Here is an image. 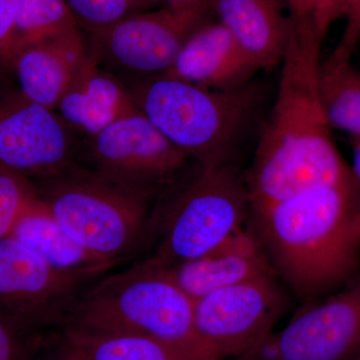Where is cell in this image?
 <instances>
[{
  "label": "cell",
  "instance_id": "29",
  "mask_svg": "<svg viewBox=\"0 0 360 360\" xmlns=\"http://www.w3.org/2000/svg\"><path fill=\"white\" fill-rule=\"evenodd\" d=\"M285 2L290 18L311 20L315 0H285Z\"/></svg>",
  "mask_w": 360,
  "mask_h": 360
},
{
  "label": "cell",
  "instance_id": "28",
  "mask_svg": "<svg viewBox=\"0 0 360 360\" xmlns=\"http://www.w3.org/2000/svg\"><path fill=\"white\" fill-rule=\"evenodd\" d=\"M20 0H0V53L11 37Z\"/></svg>",
  "mask_w": 360,
  "mask_h": 360
},
{
  "label": "cell",
  "instance_id": "20",
  "mask_svg": "<svg viewBox=\"0 0 360 360\" xmlns=\"http://www.w3.org/2000/svg\"><path fill=\"white\" fill-rule=\"evenodd\" d=\"M319 91L331 129L360 139V71L350 63L321 61Z\"/></svg>",
  "mask_w": 360,
  "mask_h": 360
},
{
  "label": "cell",
  "instance_id": "18",
  "mask_svg": "<svg viewBox=\"0 0 360 360\" xmlns=\"http://www.w3.org/2000/svg\"><path fill=\"white\" fill-rule=\"evenodd\" d=\"M85 360H219L207 347L142 335L60 329Z\"/></svg>",
  "mask_w": 360,
  "mask_h": 360
},
{
  "label": "cell",
  "instance_id": "17",
  "mask_svg": "<svg viewBox=\"0 0 360 360\" xmlns=\"http://www.w3.org/2000/svg\"><path fill=\"white\" fill-rule=\"evenodd\" d=\"M212 7L258 70L281 65L290 30L285 0H212Z\"/></svg>",
  "mask_w": 360,
  "mask_h": 360
},
{
  "label": "cell",
  "instance_id": "23",
  "mask_svg": "<svg viewBox=\"0 0 360 360\" xmlns=\"http://www.w3.org/2000/svg\"><path fill=\"white\" fill-rule=\"evenodd\" d=\"M37 200L30 179L0 167V240L8 238L23 213Z\"/></svg>",
  "mask_w": 360,
  "mask_h": 360
},
{
  "label": "cell",
  "instance_id": "14",
  "mask_svg": "<svg viewBox=\"0 0 360 360\" xmlns=\"http://www.w3.org/2000/svg\"><path fill=\"white\" fill-rule=\"evenodd\" d=\"M168 269L182 290L193 300L227 286L274 274L251 225H245L210 252Z\"/></svg>",
  "mask_w": 360,
  "mask_h": 360
},
{
  "label": "cell",
  "instance_id": "15",
  "mask_svg": "<svg viewBox=\"0 0 360 360\" xmlns=\"http://www.w3.org/2000/svg\"><path fill=\"white\" fill-rule=\"evenodd\" d=\"M137 110L125 84L99 65L90 51L54 110L73 131L84 137L94 136Z\"/></svg>",
  "mask_w": 360,
  "mask_h": 360
},
{
  "label": "cell",
  "instance_id": "5",
  "mask_svg": "<svg viewBox=\"0 0 360 360\" xmlns=\"http://www.w3.org/2000/svg\"><path fill=\"white\" fill-rule=\"evenodd\" d=\"M32 184L47 212L71 238L115 264L143 239L158 200L78 162Z\"/></svg>",
  "mask_w": 360,
  "mask_h": 360
},
{
  "label": "cell",
  "instance_id": "33",
  "mask_svg": "<svg viewBox=\"0 0 360 360\" xmlns=\"http://www.w3.org/2000/svg\"></svg>",
  "mask_w": 360,
  "mask_h": 360
},
{
  "label": "cell",
  "instance_id": "9",
  "mask_svg": "<svg viewBox=\"0 0 360 360\" xmlns=\"http://www.w3.org/2000/svg\"><path fill=\"white\" fill-rule=\"evenodd\" d=\"M278 281L265 274L194 300L196 333L217 359L243 356L274 330L288 307Z\"/></svg>",
  "mask_w": 360,
  "mask_h": 360
},
{
  "label": "cell",
  "instance_id": "22",
  "mask_svg": "<svg viewBox=\"0 0 360 360\" xmlns=\"http://www.w3.org/2000/svg\"><path fill=\"white\" fill-rule=\"evenodd\" d=\"M78 27L103 32L131 14L149 11L160 0H65Z\"/></svg>",
  "mask_w": 360,
  "mask_h": 360
},
{
  "label": "cell",
  "instance_id": "25",
  "mask_svg": "<svg viewBox=\"0 0 360 360\" xmlns=\"http://www.w3.org/2000/svg\"><path fill=\"white\" fill-rule=\"evenodd\" d=\"M345 28L338 44L326 59L331 63H350L360 44V0H345Z\"/></svg>",
  "mask_w": 360,
  "mask_h": 360
},
{
  "label": "cell",
  "instance_id": "11",
  "mask_svg": "<svg viewBox=\"0 0 360 360\" xmlns=\"http://www.w3.org/2000/svg\"><path fill=\"white\" fill-rule=\"evenodd\" d=\"M108 270L56 269L8 236L0 240V314L41 333L58 328L68 302Z\"/></svg>",
  "mask_w": 360,
  "mask_h": 360
},
{
  "label": "cell",
  "instance_id": "27",
  "mask_svg": "<svg viewBox=\"0 0 360 360\" xmlns=\"http://www.w3.org/2000/svg\"><path fill=\"white\" fill-rule=\"evenodd\" d=\"M345 0H315L312 25L317 37L323 42L336 20L343 18Z\"/></svg>",
  "mask_w": 360,
  "mask_h": 360
},
{
  "label": "cell",
  "instance_id": "8",
  "mask_svg": "<svg viewBox=\"0 0 360 360\" xmlns=\"http://www.w3.org/2000/svg\"><path fill=\"white\" fill-rule=\"evenodd\" d=\"M77 162L158 198L195 165L139 110L84 137Z\"/></svg>",
  "mask_w": 360,
  "mask_h": 360
},
{
  "label": "cell",
  "instance_id": "10",
  "mask_svg": "<svg viewBox=\"0 0 360 360\" xmlns=\"http://www.w3.org/2000/svg\"><path fill=\"white\" fill-rule=\"evenodd\" d=\"M77 135L56 111L0 84V167L32 182L49 179L77 162Z\"/></svg>",
  "mask_w": 360,
  "mask_h": 360
},
{
  "label": "cell",
  "instance_id": "24",
  "mask_svg": "<svg viewBox=\"0 0 360 360\" xmlns=\"http://www.w3.org/2000/svg\"><path fill=\"white\" fill-rule=\"evenodd\" d=\"M42 335L0 314V360H32Z\"/></svg>",
  "mask_w": 360,
  "mask_h": 360
},
{
  "label": "cell",
  "instance_id": "16",
  "mask_svg": "<svg viewBox=\"0 0 360 360\" xmlns=\"http://www.w3.org/2000/svg\"><path fill=\"white\" fill-rule=\"evenodd\" d=\"M258 68L219 21L193 33L165 75L210 89H231L248 84Z\"/></svg>",
  "mask_w": 360,
  "mask_h": 360
},
{
  "label": "cell",
  "instance_id": "13",
  "mask_svg": "<svg viewBox=\"0 0 360 360\" xmlns=\"http://www.w3.org/2000/svg\"><path fill=\"white\" fill-rule=\"evenodd\" d=\"M89 53L77 30L27 45L0 65L13 71L26 98L54 110Z\"/></svg>",
  "mask_w": 360,
  "mask_h": 360
},
{
  "label": "cell",
  "instance_id": "19",
  "mask_svg": "<svg viewBox=\"0 0 360 360\" xmlns=\"http://www.w3.org/2000/svg\"><path fill=\"white\" fill-rule=\"evenodd\" d=\"M11 236L58 269L110 270L117 264L104 262L77 243L47 212L39 196L23 213Z\"/></svg>",
  "mask_w": 360,
  "mask_h": 360
},
{
  "label": "cell",
  "instance_id": "3",
  "mask_svg": "<svg viewBox=\"0 0 360 360\" xmlns=\"http://www.w3.org/2000/svg\"><path fill=\"white\" fill-rule=\"evenodd\" d=\"M134 105L200 167L233 165L264 108V86L250 80L210 89L161 75L125 85Z\"/></svg>",
  "mask_w": 360,
  "mask_h": 360
},
{
  "label": "cell",
  "instance_id": "26",
  "mask_svg": "<svg viewBox=\"0 0 360 360\" xmlns=\"http://www.w3.org/2000/svg\"><path fill=\"white\" fill-rule=\"evenodd\" d=\"M32 360H85L75 345L60 335H42Z\"/></svg>",
  "mask_w": 360,
  "mask_h": 360
},
{
  "label": "cell",
  "instance_id": "30",
  "mask_svg": "<svg viewBox=\"0 0 360 360\" xmlns=\"http://www.w3.org/2000/svg\"><path fill=\"white\" fill-rule=\"evenodd\" d=\"M350 170H352L355 184L359 186L360 191V139H356V143H355L352 165L350 167Z\"/></svg>",
  "mask_w": 360,
  "mask_h": 360
},
{
  "label": "cell",
  "instance_id": "2",
  "mask_svg": "<svg viewBox=\"0 0 360 360\" xmlns=\"http://www.w3.org/2000/svg\"><path fill=\"white\" fill-rule=\"evenodd\" d=\"M274 274L302 302L352 283L360 269V191L354 179L251 210Z\"/></svg>",
  "mask_w": 360,
  "mask_h": 360
},
{
  "label": "cell",
  "instance_id": "21",
  "mask_svg": "<svg viewBox=\"0 0 360 360\" xmlns=\"http://www.w3.org/2000/svg\"><path fill=\"white\" fill-rule=\"evenodd\" d=\"M79 30L65 0H20L11 37L0 65L16 51L40 40Z\"/></svg>",
  "mask_w": 360,
  "mask_h": 360
},
{
  "label": "cell",
  "instance_id": "1",
  "mask_svg": "<svg viewBox=\"0 0 360 360\" xmlns=\"http://www.w3.org/2000/svg\"><path fill=\"white\" fill-rule=\"evenodd\" d=\"M321 45L311 20L290 16L276 99L245 176L251 210L354 179L322 105Z\"/></svg>",
  "mask_w": 360,
  "mask_h": 360
},
{
  "label": "cell",
  "instance_id": "4",
  "mask_svg": "<svg viewBox=\"0 0 360 360\" xmlns=\"http://www.w3.org/2000/svg\"><path fill=\"white\" fill-rule=\"evenodd\" d=\"M58 328L207 347L196 333L194 300L155 257L90 283L66 305Z\"/></svg>",
  "mask_w": 360,
  "mask_h": 360
},
{
  "label": "cell",
  "instance_id": "7",
  "mask_svg": "<svg viewBox=\"0 0 360 360\" xmlns=\"http://www.w3.org/2000/svg\"><path fill=\"white\" fill-rule=\"evenodd\" d=\"M212 0L131 14L92 34L89 51L99 65L129 77V85L165 75L194 32L212 20Z\"/></svg>",
  "mask_w": 360,
  "mask_h": 360
},
{
  "label": "cell",
  "instance_id": "6",
  "mask_svg": "<svg viewBox=\"0 0 360 360\" xmlns=\"http://www.w3.org/2000/svg\"><path fill=\"white\" fill-rule=\"evenodd\" d=\"M245 177L233 165H194L156 201L151 224H160L155 258L165 265L200 257L250 221Z\"/></svg>",
  "mask_w": 360,
  "mask_h": 360
},
{
  "label": "cell",
  "instance_id": "32",
  "mask_svg": "<svg viewBox=\"0 0 360 360\" xmlns=\"http://www.w3.org/2000/svg\"><path fill=\"white\" fill-rule=\"evenodd\" d=\"M352 360H360V352Z\"/></svg>",
  "mask_w": 360,
  "mask_h": 360
},
{
  "label": "cell",
  "instance_id": "12",
  "mask_svg": "<svg viewBox=\"0 0 360 360\" xmlns=\"http://www.w3.org/2000/svg\"><path fill=\"white\" fill-rule=\"evenodd\" d=\"M360 352V274L231 360H352Z\"/></svg>",
  "mask_w": 360,
  "mask_h": 360
},
{
  "label": "cell",
  "instance_id": "31",
  "mask_svg": "<svg viewBox=\"0 0 360 360\" xmlns=\"http://www.w3.org/2000/svg\"><path fill=\"white\" fill-rule=\"evenodd\" d=\"M162 4L172 6H189L200 4L203 0H160Z\"/></svg>",
  "mask_w": 360,
  "mask_h": 360
}]
</instances>
